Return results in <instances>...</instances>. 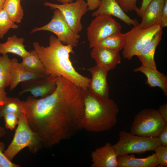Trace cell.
<instances>
[{"mask_svg":"<svg viewBox=\"0 0 167 167\" xmlns=\"http://www.w3.org/2000/svg\"><path fill=\"white\" fill-rule=\"evenodd\" d=\"M24 41V38H18L15 35L9 37L5 42L0 43V54L5 55L11 53L22 58L26 56L28 52L25 48Z\"/></svg>","mask_w":167,"mask_h":167,"instance_id":"21","label":"cell"},{"mask_svg":"<svg viewBox=\"0 0 167 167\" xmlns=\"http://www.w3.org/2000/svg\"><path fill=\"white\" fill-rule=\"evenodd\" d=\"M42 146L39 138L30 127L25 114L22 112L13 139L4 153L11 161L18 152L26 147H28L34 153L38 151Z\"/></svg>","mask_w":167,"mask_h":167,"instance_id":"4","label":"cell"},{"mask_svg":"<svg viewBox=\"0 0 167 167\" xmlns=\"http://www.w3.org/2000/svg\"><path fill=\"white\" fill-rule=\"evenodd\" d=\"M122 11L125 13L135 11L137 14L139 8L136 5L137 0H115Z\"/></svg>","mask_w":167,"mask_h":167,"instance_id":"29","label":"cell"},{"mask_svg":"<svg viewBox=\"0 0 167 167\" xmlns=\"http://www.w3.org/2000/svg\"><path fill=\"white\" fill-rule=\"evenodd\" d=\"M18 25L12 21L3 8L0 9V38L2 39L11 29H17Z\"/></svg>","mask_w":167,"mask_h":167,"instance_id":"27","label":"cell"},{"mask_svg":"<svg viewBox=\"0 0 167 167\" xmlns=\"http://www.w3.org/2000/svg\"><path fill=\"white\" fill-rule=\"evenodd\" d=\"M158 111L164 122H167V104L165 103L161 105Z\"/></svg>","mask_w":167,"mask_h":167,"instance_id":"36","label":"cell"},{"mask_svg":"<svg viewBox=\"0 0 167 167\" xmlns=\"http://www.w3.org/2000/svg\"><path fill=\"white\" fill-rule=\"evenodd\" d=\"M99 7L92 13L95 17L101 14H106L115 16L130 26H134L139 23L136 19H132L122 10L115 0H100Z\"/></svg>","mask_w":167,"mask_h":167,"instance_id":"14","label":"cell"},{"mask_svg":"<svg viewBox=\"0 0 167 167\" xmlns=\"http://www.w3.org/2000/svg\"><path fill=\"white\" fill-rule=\"evenodd\" d=\"M5 144L0 141V167H19L20 166L11 162L4 155L3 152Z\"/></svg>","mask_w":167,"mask_h":167,"instance_id":"31","label":"cell"},{"mask_svg":"<svg viewBox=\"0 0 167 167\" xmlns=\"http://www.w3.org/2000/svg\"><path fill=\"white\" fill-rule=\"evenodd\" d=\"M57 78L50 76L34 79L21 83L22 90L19 93L21 95L27 92H30L35 97L42 98L52 94L56 88Z\"/></svg>","mask_w":167,"mask_h":167,"instance_id":"12","label":"cell"},{"mask_svg":"<svg viewBox=\"0 0 167 167\" xmlns=\"http://www.w3.org/2000/svg\"><path fill=\"white\" fill-rule=\"evenodd\" d=\"M166 123L163 120L158 110L144 109L134 117L130 132L143 137H157Z\"/></svg>","mask_w":167,"mask_h":167,"instance_id":"6","label":"cell"},{"mask_svg":"<svg viewBox=\"0 0 167 167\" xmlns=\"http://www.w3.org/2000/svg\"><path fill=\"white\" fill-rule=\"evenodd\" d=\"M160 145L157 137H143L122 131L119 134L118 140L112 146L118 156L154 151Z\"/></svg>","mask_w":167,"mask_h":167,"instance_id":"5","label":"cell"},{"mask_svg":"<svg viewBox=\"0 0 167 167\" xmlns=\"http://www.w3.org/2000/svg\"><path fill=\"white\" fill-rule=\"evenodd\" d=\"M10 66L11 78L9 86L10 91L14 89L20 83L47 77L28 71L15 58L11 59Z\"/></svg>","mask_w":167,"mask_h":167,"instance_id":"16","label":"cell"},{"mask_svg":"<svg viewBox=\"0 0 167 167\" xmlns=\"http://www.w3.org/2000/svg\"><path fill=\"white\" fill-rule=\"evenodd\" d=\"M51 20L46 24L40 27L33 28L31 33L41 31L51 32L64 44L69 45L73 47L76 46L80 35L75 33L70 28L62 12L55 9Z\"/></svg>","mask_w":167,"mask_h":167,"instance_id":"9","label":"cell"},{"mask_svg":"<svg viewBox=\"0 0 167 167\" xmlns=\"http://www.w3.org/2000/svg\"><path fill=\"white\" fill-rule=\"evenodd\" d=\"M21 1L6 0L3 7V9L7 12L11 19L17 24L21 22L24 16Z\"/></svg>","mask_w":167,"mask_h":167,"instance_id":"24","label":"cell"},{"mask_svg":"<svg viewBox=\"0 0 167 167\" xmlns=\"http://www.w3.org/2000/svg\"><path fill=\"white\" fill-rule=\"evenodd\" d=\"M58 1L62 3V4H66L70 3L73 2V0H54Z\"/></svg>","mask_w":167,"mask_h":167,"instance_id":"39","label":"cell"},{"mask_svg":"<svg viewBox=\"0 0 167 167\" xmlns=\"http://www.w3.org/2000/svg\"><path fill=\"white\" fill-rule=\"evenodd\" d=\"M87 70L92 75L88 89L99 99H109V88L107 81L108 70L104 66L97 65Z\"/></svg>","mask_w":167,"mask_h":167,"instance_id":"11","label":"cell"},{"mask_svg":"<svg viewBox=\"0 0 167 167\" xmlns=\"http://www.w3.org/2000/svg\"><path fill=\"white\" fill-rule=\"evenodd\" d=\"M134 71L140 72L147 77L146 84L150 87H158L161 88L164 95L167 96V76L157 69L148 67L141 65L135 68Z\"/></svg>","mask_w":167,"mask_h":167,"instance_id":"20","label":"cell"},{"mask_svg":"<svg viewBox=\"0 0 167 167\" xmlns=\"http://www.w3.org/2000/svg\"><path fill=\"white\" fill-rule=\"evenodd\" d=\"M91 157V167H118V156L109 142L93 151Z\"/></svg>","mask_w":167,"mask_h":167,"instance_id":"13","label":"cell"},{"mask_svg":"<svg viewBox=\"0 0 167 167\" xmlns=\"http://www.w3.org/2000/svg\"><path fill=\"white\" fill-rule=\"evenodd\" d=\"M152 0H142L141 5L139 11L137 14L140 17H141L147 7Z\"/></svg>","mask_w":167,"mask_h":167,"instance_id":"37","label":"cell"},{"mask_svg":"<svg viewBox=\"0 0 167 167\" xmlns=\"http://www.w3.org/2000/svg\"><path fill=\"white\" fill-rule=\"evenodd\" d=\"M46 6L52 9H58L62 13L68 24L76 33L79 34L83 28L81 19L88 10L86 2L84 0H76L75 2L66 4H57L46 2Z\"/></svg>","mask_w":167,"mask_h":167,"instance_id":"10","label":"cell"},{"mask_svg":"<svg viewBox=\"0 0 167 167\" xmlns=\"http://www.w3.org/2000/svg\"><path fill=\"white\" fill-rule=\"evenodd\" d=\"M84 112L81 127L91 132H100L108 131L114 127L117 122L119 109L113 100L99 99L88 89L82 88Z\"/></svg>","mask_w":167,"mask_h":167,"instance_id":"3","label":"cell"},{"mask_svg":"<svg viewBox=\"0 0 167 167\" xmlns=\"http://www.w3.org/2000/svg\"><path fill=\"white\" fill-rule=\"evenodd\" d=\"M160 24L148 28H142L139 24L125 33V40L123 49V57L131 60L137 56L161 29Z\"/></svg>","mask_w":167,"mask_h":167,"instance_id":"7","label":"cell"},{"mask_svg":"<svg viewBox=\"0 0 167 167\" xmlns=\"http://www.w3.org/2000/svg\"><path fill=\"white\" fill-rule=\"evenodd\" d=\"M56 84L50 95L39 99L29 96L22 101L30 127L47 148L71 138L82 129V89L62 77H57Z\"/></svg>","mask_w":167,"mask_h":167,"instance_id":"1","label":"cell"},{"mask_svg":"<svg viewBox=\"0 0 167 167\" xmlns=\"http://www.w3.org/2000/svg\"><path fill=\"white\" fill-rule=\"evenodd\" d=\"M6 134V131L5 129L0 126V138L4 136Z\"/></svg>","mask_w":167,"mask_h":167,"instance_id":"38","label":"cell"},{"mask_svg":"<svg viewBox=\"0 0 167 167\" xmlns=\"http://www.w3.org/2000/svg\"><path fill=\"white\" fill-rule=\"evenodd\" d=\"M160 25L162 28L167 26V0H165Z\"/></svg>","mask_w":167,"mask_h":167,"instance_id":"33","label":"cell"},{"mask_svg":"<svg viewBox=\"0 0 167 167\" xmlns=\"http://www.w3.org/2000/svg\"><path fill=\"white\" fill-rule=\"evenodd\" d=\"M11 59L7 54L0 56V87L10 86L11 81Z\"/></svg>","mask_w":167,"mask_h":167,"instance_id":"25","label":"cell"},{"mask_svg":"<svg viewBox=\"0 0 167 167\" xmlns=\"http://www.w3.org/2000/svg\"><path fill=\"white\" fill-rule=\"evenodd\" d=\"M21 65L28 71L45 76H47L45 68L37 53L34 49L28 51L22 58Z\"/></svg>","mask_w":167,"mask_h":167,"instance_id":"22","label":"cell"},{"mask_svg":"<svg viewBox=\"0 0 167 167\" xmlns=\"http://www.w3.org/2000/svg\"><path fill=\"white\" fill-rule=\"evenodd\" d=\"M121 29L120 24L110 15L101 14L95 17L87 30L90 48L110 36L121 33Z\"/></svg>","mask_w":167,"mask_h":167,"instance_id":"8","label":"cell"},{"mask_svg":"<svg viewBox=\"0 0 167 167\" xmlns=\"http://www.w3.org/2000/svg\"><path fill=\"white\" fill-rule=\"evenodd\" d=\"M154 151L159 165L163 167H167V147L160 145L156 148Z\"/></svg>","mask_w":167,"mask_h":167,"instance_id":"28","label":"cell"},{"mask_svg":"<svg viewBox=\"0 0 167 167\" xmlns=\"http://www.w3.org/2000/svg\"><path fill=\"white\" fill-rule=\"evenodd\" d=\"M22 101L16 97H8L7 101L0 111V117L8 113H14L20 117L23 112Z\"/></svg>","mask_w":167,"mask_h":167,"instance_id":"26","label":"cell"},{"mask_svg":"<svg viewBox=\"0 0 167 167\" xmlns=\"http://www.w3.org/2000/svg\"><path fill=\"white\" fill-rule=\"evenodd\" d=\"M5 89L0 87V111L7 102L8 98Z\"/></svg>","mask_w":167,"mask_h":167,"instance_id":"35","label":"cell"},{"mask_svg":"<svg viewBox=\"0 0 167 167\" xmlns=\"http://www.w3.org/2000/svg\"><path fill=\"white\" fill-rule=\"evenodd\" d=\"M117 167H155L159 165L155 153L143 158H137L133 154L118 156Z\"/></svg>","mask_w":167,"mask_h":167,"instance_id":"19","label":"cell"},{"mask_svg":"<svg viewBox=\"0 0 167 167\" xmlns=\"http://www.w3.org/2000/svg\"><path fill=\"white\" fill-rule=\"evenodd\" d=\"M33 45L45 68L47 76L62 77L83 89H88L91 79L78 72L70 60V54L75 53L73 46L63 44L53 35L49 37L48 46L40 45L37 42H34Z\"/></svg>","mask_w":167,"mask_h":167,"instance_id":"2","label":"cell"},{"mask_svg":"<svg viewBox=\"0 0 167 167\" xmlns=\"http://www.w3.org/2000/svg\"><path fill=\"white\" fill-rule=\"evenodd\" d=\"M3 117L6 128L11 130L14 129L18 124L19 117L16 114L11 113L6 114Z\"/></svg>","mask_w":167,"mask_h":167,"instance_id":"30","label":"cell"},{"mask_svg":"<svg viewBox=\"0 0 167 167\" xmlns=\"http://www.w3.org/2000/svg\"><path fill=\"white\" fill-rule=\"evenodd\" d=\"M125 36V33L122 32L113 34L100 41L95 47H102L120 52L123 49Z\"/></svg>","mask_w":167,"mask_h":167,"instance_id":"23","label":"cell"},{"mask_svg":"<svg viewBox=\"0 0 167 167\" xmlns=\"http://www.w3.org/2000/svg\"><path fill=\"white\" fill-rule=\"evenodd\" d=\"M90 55L97 65L104 66L109 71L114 69L118 64L121 63L119 51L95 47L92 48Z\"/></svg>","mask_w":167,"mask_h":167,"instance_id":"15","label":"cell"},{"mask_svg":"<svg viewBox=\"0 0 167 167\" xmlns=\"http://www.w3.org/2000/svg\"><path fill=\"white\" fill-rule=\"evenodd\" d=\"M6 0H0V9L3 8V7Z\"/></svg>","mask_w":167,"mask_h":167,"instance_id":"40","label":"cell"},{"mask_svg":"<svg viewBox=\"0 0 167 167\" xmlns=\"http://www.w3.org/2000/svg\"><path fill=\"white\" fill-rule=\"evenodd\" d=\"M165 0H152L145 10L139 25L143 29L160 24Z\"/></svg>","mask_w":167,"mask_h":167,"instance_id":"17","label":"cell"},{"mask_svg":"<svg viewBox=\"0 0 167 167\" xmlns=\"http://www.w3.org/2000/svg\"><path fill=\"white\" fill-rule=\"evenodd\" d=\"M88 10L93 11L97 9L100 4V0H86Z\"/></svg>","mask_w":167,"mask_h":167,"instance_id":"34","label":"cell"},{"mask_svg":"<svg viewBox=\"0 0 167 167\" xmlns=\"http://www.w3.org/2000/svg\"><path fill=\"white\" fill-rule=\"evenodd\" d=\"M162 34L161 28L137 56L141 62L142 66L157 69L154 60V55L156 48L161 40Z\"/></svg>","mask_w":167,"mask_h":167,"instance_id":"18","label":"cell"},{"mask_svg":"<svg viewBox=\"0 0 167 167\" xmlns=\"http://www.w3.org/2000/svg\"><path fill=\"white\" fill-rule=\"evenodd\" d=\"M157 137L161 145L167 147V123L159 133Z\"/></svg>","mask_w":167,"mask_h":167,"instance_id":"32","label":"cell"}]
</instances>
